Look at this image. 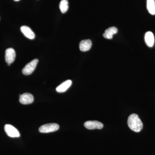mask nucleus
<instances>
[{"label": "nucleus", "instance_id": "obj_10", "mask_svg": "<svg viewBox=\"0 0 155 155\" xmlns=\"http://www.w3.org/2000/svg\"><path fill=\"white\" fill-rule=\"evenodd\" d=\"M154 36L151 31H147L145 35V41L148 46L152 47L154 44Z\"/></svg>", "mask_w": 155, "mask_h": 155}, {"label": "nucleus", "instance_id": "obj_14", "mask_svg": "<svg viewBox=\"0 0 155 155\" xmlns=\"http://www.w3.org/2000/svg\"><path fill=\"white\" fill-rule=\"evenodd\" d=\"M59 7L62 13L64 14L66 13L69 9V2L68 0H61Z\"/></svg>", "mask_w": 155, "mask_h": 155}, {"label": "nucleus", "instance_id": "obj_6", "mask_svg": "<svg viewBox=\"0 0 155 155\" xmlns=\"http://www.w3.org/2000/svg\"><path fill=\"white\" fill-rule=\"evenodd\" d=\"M19 102L22 104H29L33 102L34 97L32 94L28 93H25L20 95L19 99Z\"/></svg>", "mask_w": 155, "mask_h": 155}, {"label": "nucleus", "instance_id": "obj_2", "mask_svg": "<svg viewBox=\"0 0 155 155\" xmlns=\"http://www.w3.org/2000/svg\"><path fill=\"white\" fill-rule=\"evenodd\" d=\"M59 127L60 126L57 123H49L42 125L39 128V131L42 133H50L57 131Z\"/></svg>", "mask_w": 155, "mask_h": 155}, {"label": "nucleus", "instance_id": "obj_5", "mask_svg": "<svg viewBox=\"0 0 155 155\" xmlns=\"http://www.w3.org/2000/svg\"><path fill=\"white\" fill-rule=\"evenodd\" d=\"M16 58V53L15 50L12 48H9L5 51V59L6 62L9 66L14 62Z\"/></svg>", "mask_w": 155, "mask_h": 155}, {"label": "nucleus", "instance_id": "obj_15", "mask_svg": "<svg viewBox=\"0 0 155 155\" xmlns=\"http://www.w3.org/2000/svg\"><path fill=\"white\" fill-rule=\"evenodd\" d=\"M14 1H16V2H18V1H20V0H14Z\"/></svg>", "mask_w": 155, "mask_h": 155}, {"label": "nucleus", "instance_id": "obj_3", "mask_svg": "<svg viewBox=\"0 0 155 155\" xmlns=\"http://www.w3.org/2000/svg\"><path fill=\"white\" fill-rule=\"evenodd\" d=\"M38 62V60L37 59H35L26 64V66L22 69V73L26 75L31 74L36 68Z\"/></svg>", "mask_w": 155, "mask_h": 155}, {"label": "nucleus", "instance_id": "obj_7", "mask_svg": "<svg viewBox=\"0 0 155 155\" xmlns=\"http://www.w3.org/2000/svg\"><path fill=\"white\" fill-rule=\"evenodd\" d=\"M84 127L90 130L93 129H101L104 127L101 122L97 121H88L84 123Z\"/></svg>", "mask_w": 155, "mask_h": 155}, {"label": "nucleus", "instance_id": "obj_9", "mask_svg": "<svg viewBox=\"0 0 155 155\" xmlns=\"http://www.w3.org/2000/svg\"><path fill=\"white\" fill-rule=\"evenodd\" d=\"M92 41L91 40H84L80 42L79 48L81 51L85 52L88 51L91 48Z\"/></svg>", "mask_w": 155, "mask_h": 155}, {"label": "nucleus", "instance_id": "obj_1", "mask_svg": "<svg viewBox=\"0 0 155 155\" xmlns=\"http://www.w3.org/2000/svg\"><path fill=\"white\" fill-rule=\"evenodd\" d=\"M127 124L129 128L136 132L141 131L143 127L141 120L136 114H132L129 116L127 120Z\"/></svg>", "mask_w": 155, "mask_h": 155}, {"label": "nucleus", "instance_id": "obj_8", "mask_svg": "<svg viewBox=\"0 0 155 155\" xmlns=\"http://www.w3.org/2000/svg\"><path fill=\"white\" fill-rule=\"evenodd\" d=\"M21 32L27 38L30 39H33L35 38V34L34 32L29 27L25 25L21 26L20 28Z\"/></svg>", "mask_w": 155, "mask_h": 155}, {"label": "nucleus", "instance_id": "obj_12", "mask_svg": "<svg viewBox=\"0 0 155 155\" xmlns=\"http://www.w3.org/2000/svg\"><path fill=\"white\" fill-rule=\"evenodd\" d=\"M72 84V81L70 80L66 81L56 88V91L58 93L64 92L67 91V90L71 86Z\"/></svg>", "mask_w": 155, "mask_h": 155}, {"label": "nucleus", "instance_id": "obj_4", "mask_svg": "<svg viewBox=\"0 0 155 155\" xmlns=\"http://www.w3.org/2000/svg\"><path fill=\"white\" fill-rule=\"evenodd\" d=\"M5 130L7 135L11 137H18L20 136L19 131L15 127L9 124L5 125Z\"/></svg>", "mask_w": 155, "mask_h": 155}, {"label": "nucleus", "instance_id": "obj_11", "mask_svg": "<svg viewBox=\"0 0 155 155\" xmlns=\"http://www.w3.org/2000/svg\"><path fill=\"white\" fill-rule=\"evenodd\" d=\"M118 32V29L116 27H110L106 29L104 33L103 34V36L105 38L111 39L113 38V35Z\"/></svg>", "mask_w": 155, "mask_h": 155}, {"label": "nucleus", "instance_id": "obj_13", "mask_svg": "<svg viewBox=\"0 0 155 155\" xmlns=\"http://www.w3.org/2000/svg\"><path fill=\"white\" fill-rule=\"evenodd\" d=\"M147 9L150 14H155V0H147Z\"/></svg>", "mask_w": 155, "mask_h": 155}]
</instances>
